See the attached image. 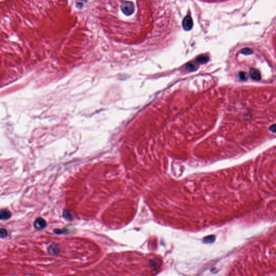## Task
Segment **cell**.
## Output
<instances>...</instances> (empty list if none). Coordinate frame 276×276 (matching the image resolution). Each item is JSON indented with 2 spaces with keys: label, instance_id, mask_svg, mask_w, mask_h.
I'll return each mask as SVG.
<instances>
[{
  "label": "cell",
  "instance_id": "obj_7",
  "mask_svg": "<svg viewBox=\"0 0 276 276\" xmlns=\"http://www.w3.org/2000/svg\"><path fill=\"white\" fill-rule=\"evenodd\" d=\"M64 216L66 218H68V219H71L72 218V216L70 215V212L68 211H65L64 212Z\"/></svg>",
  "mask_w": 276,
  "mask_h": 276
},
{
  "label": "cell",
  "instance_id": "obj_6",
  "mask_svg": "<svg viewBox=\"0 0 276 276\" xmlns=\"http://www.w3.org/2000/svg\"><path fill=\"white\" fill-rule=\"evenodd\" d=\"M7 231L5 229H1V231H0V235H1V238H5L8 235L7 233Z\"/></svg>",
  "mask_w": 276,
  "mask_h": 276
},
{
  "label": "cell",
  "instance_id": "obj_4",
  "mask_svg": "<svg viewBox=\"0 0 276 276\" xmlns=\"http://www.w3.org/2000/svg\"><path fill=\"white\" fill-rule=\"evenodd\" d=\"M238 76H239V78L240 80H243V81L247 80L248 79V77H249V76H248L247 73L245 72L244 71L240 72L238 74Z\"/></svg>",
  "mask_w": 276,
  "mask_h": 276
},
{
  "label": "cell",
  "instance_id": "obj_10",
  "mask_svg": "<svg viewBox=\"0 0 276 276\" xmlns=\"http://www.w3.org/2000/svg\"><path fill=\"white\" fill-rule=\"evenodd\" d=\"M54 247H51V250H49V251H51V253H57V247H55V248H53Z\"/></svg>",
  "mask_w": 276,
  "mask_h": 276
},
{
  "label": "cell",
  "instance_id": "obj_5",
  "mask_svg": "<svg viewBox=\"0 0 276 276\" xmlns=\"http://www.w3.org/2000/svg\"><path fill=\"white\" fill-rule=\"evenodd\" d=\"M241 53L243 55H251L253 53V51H252L251 49L248 48H246L243 49L242 50H241Z\"/></svg>",
  "mask_w": 276,
  "mask_h": 276
},
{
  "label": "cell",
  "instance_id": "obj_8",
  "mask_svg": "<svg viewBox=\"0 0 276 276\" xmlns=\"http://www.w3.org/2000/svg\"><path fill=\"white\" fill-rule=\"evenodd\" d=\"M214 241V237L213 236H209L207 237L204 238V242H211Z\"/></svg>",
  "mask_w": 276,
  "mask_h": 276
},
{
  "label": "cell",
  "instance_id": "obj_2",
  "mask_svg": "<svg viewBox=\"0 0 276 276\" xmlns=\"http://www.w3.org/2000/svg\"><path fill=\"white\" fill-rule=\"evenodd\" d=\"M250 75L252 79L256 81H259L262 78L261 73L256 69L251 68L250 71Z\"/></svg>",
  "mask_w": 276,
  "mask_h": 276
},
{
  "label": "cell",
  "instance_id": "obj_1",
  "mask_svg": "<svg viewBox=\"0 0 276 276\" xmlns=\"http://www.w3.org/2000/svg\"><path fill=\"white\" fill-rule=\"evenodd\" d=\"M47 225V222L43 218H37L34 222V227L37 230H42L45 228Z\"/></svg>",
  "mask_w": 276,
  "mask_h": 276
},
{
  "label": "cell",
  "instance_id": "obj_9",
  "mask_svg": "<svg viewBox=\"0 0 276 276\" xmlns=\"http://www.w3.org/2000/svg\"><path fill=\"white\" fill-rule=\"evenodd\" d=\"M270 130L273 133H276V124H273L270 127Z\"/></svg>",
  "mask_w": 276,
  "mask_h": 276
},
{
  "label": "cell",
  "instance_id": "obj_3",
  "mask_svg": "<svg viewBox=\"0 0 276 276\" xmlns=\"http://www.w3.org/2000/svg\"><path fill=\"white\" fill-rule=\"evenodd\" d=\"M0 216H1L0 218L1 220H7L11 217V213L10 212V211L8 210L7 209H1V210Z\"/></svg>",
  "mask_w": 276,
  "mask_h": 276
}]
</instances>
